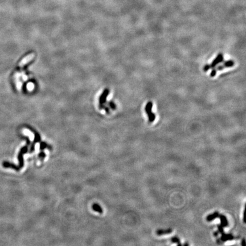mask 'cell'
<instances>
[{"instance_id":"9c48e42d","label":"cell","mask_w":246,"mask_h":246,"mask_svg":"<svg viewBox=\"0 0 246 246\" xmlns=\"http://www.w3.org/2000/svg\"><path fill=\"white\" fill-rule=\"evenodd\" d=\"M172 230L171 228L166 229V230H159L157 231L156 234L157 235H166L171 233Z\"/></svg>"},{"instance_id":"277c9868","label":"cell","mask_w":246,"mask_h":246,"mask_svg":"<svg viewBox=\"0 0 246 246\" xmlns=\"http://www.w3.org/2000/svg\"><path fill=\"white\" fill-rule=\"evenodd\" d=\"M153 103L152 102H149L146 104V106L145 107V110L148 116L149 121L150 123H153L156 119V115L155 114L152 112V108H153Z\"/></svg>"},{"instance_id":"5b68a950","label":"cell","mask_w":246,"mask_h":246,"mask_svg":"<svg viewBox=\"0 0 246 246\" xmlns=\"http://www.w3.org/2000/svg\"><path fill=\"white\" fill-rule=\"evenodd\" d=\"M31 131H33V133H34V135H35V137H34V141L32 142V144H31V147H30V151H29V153H32V152H34V148H35V144L37 143V142H40L41 141V137H40V135L37 133V132H35V131H32L31 129H30Z\"/></svg>"},{"instance_id":"52a82bcc","label":"cell","mask_w":246,"mask_h":246,"mask_svg":"<svg viewBox=\"0 0 246 246\" xmlns=\"http://www.w3.org/2000/svg\"><path fill=\"white\" fill-rule=\"evenodd\" d=\"M221 234L222 237L220 239L223 242H225L227 241H231L235 239V237L231 234H225L224 232H223Z\"/></svg>"},{"instance_id":"4fadbf2b","label":"cell","mask_w":246,"mask_h":246,"mask_svg":"<svg viewBox=\"0 0 246 246\" xmlns=\"http://www.w3.org/2000/svg\"><path fill=\"white\" fill-rule=\"evenodd\" d=\"M171 242L172 243H176V244H177L178 246H181V245H182L181 244V243H180V239H179L178 238L176 237H173V238L171 239Z\"/></svg>"},{"instance_id":"3957f363","label":"cell","mask_w":246,"mask_h":246,"mask_svg":"<svg viewBox=\"0 0 246 246\" xmlns=\"http://www.w3.org/2000/svg\"><path fill=\"white\" fill-rule=\"evenodd\" d=\"M224 60V56L223 55L222 53H219L217 56V57L213 60V62H211V64H206L204 67H203V71L205 72H207L210 69H212L214 68V67H216L218 64L223 62Z\"/></svg>"},{"instance_id":"e0dca14e","label":"cell","mask_w":246,"mask_h":246,"mask_svg":"<svg viewBox=\"0 0 246 246\" xmlns=\"http://www.w3.org/2000/svg\"><path fill=\"white\" fill-rule=\"evenodd\" d=\"M184 246H188L189 245V244H188V243H185V245H184Z\"/></svg>"},{"instance_id":"30bf717a","label":"cell","mask_w":246,"mask_h":246,"mask_svg":"<svg viewBox=\"0 0 246 246\" xmlns=\"http://www.w3.org/2000/svg\"><path fill=\"white\" fill-rule=\"evenodd\" d=\"M219 215H220V214H219V213L218 211H216V212H214L213 214H211V215L208 216L207 217V218H206V220H207L208 222H211V221H212V220H214L215 219H216L217 218H218Z\"/></svg>"},{"instance_id":"5bb4252c","label":"cell","mask_w":246,"mask_h":246,"mask_svg":"<svg viewBox=\"0 0 246 246\" xmlns=\"http://www.w3.org/2000/svg\"><path fill=\"white\" fill-rule=\"evenodd\" d=\"M46 153H45L44 152L42 151V152L39 154L38 157H39V158L41 160H43V159L46 157Z\"/></svg>"},{"instance_id":"7c38bea8","label":"cell","mask_w":246,"mask_h":246,"mask_svg":"<svg viewBox=\"0 0 246 246\" xmlns=\"http://www.w3.org/2000/svg\"><path fill=\"white\" fill-rule=\"evenodd\" d=\"M45 148H48L49 149H52V148L50 145H48L46 142L42 141L40 143V150H43V149H45Z\"/></svg>"},{"instance_id":"8fae6325","label":"cell","mask_w":246,"mask_h":246,"mask_svg":"<svg viewBox=\"0 0 246 246\" xmlns=\"http://www.w3.org/2000/svg\"><path fill=\"white\" fill-rule=\"evenodd\" d=\"M92 209L94 210V211H95L96 212H98L99 213L102 214L103 213V209L98 203H94L93 204V205H92Z\"/></svg>"},{"instance_id":"8992f818","label":"cell","mask_w":246,"mask_h":246,"mask_svg":"<svg viewBox=\"0 0 246 246\" xmlns=\"http://www.w3.org/2000/svg\"><path fill=\"white\" fill-rule=\"evenodd\" d=\"M34 58V54L32 53L26 56L25 58H24L22 61L19 64V66L20 67H23L24 66H25L26 63H28L29 62H30L33 58Z\"/></svg>"},{"instance_id":"9a60e30c","label":"cell","mask_w":246,"mask_h":246,"mask_svg":"<svg viewBox=\"0 0 246 246\" xmlns=\"http://www.w3.org/2000/svg\"><path fill=\"white\" fill-rule=\"evenodd\" d=\"M218 232L219 233L222 234V232H224L223 227H222V226H220V224L218 226Z\"/></svg>"},{"instance_id":"7a4b0ae2","label":"cell","mask_w":246,"mask_h":246,"mask_svg":"<svg viewBox=\"0 0 246 246\" xmlns=\"http://www.w3.org/2000/svg\"><path fill=\"white\" fill-rule=\"evenodd\" d=\"M234 64H235V62H234V60H227V61L224 62L222 64L219 65L218 67L216 66V67H214V68H213V70H212V71H211V73L210 74V77H211V78L214 77L216 75L217 71L223 70L225 68L231 67H232V66H234Z\"/></svg>"},{"instance_id":"ba28073f","label":"cell","mask_w":246,"mask_h":246,"mask_svg":"<svg viewBox=\"0 0 246 246\" xmlns=\"http://www.w3.org/2000/svg\"><path fill=\"white\" fill-rule=\"evenodd\" d=\"M218 218H219L220 220V222H221L220 226L222 227H223L224 228L225 227L228 226V222L227 219V218L226 217V216H224L223 215H219Z\"/></svg>"},{"instance_id":"6da1fadb","label":"cell","mask_w":246,"mask_h":246,"mask_svg":"<svg viewBox=\"0 0 246 246\" xmlns=\"http://www.w3.org/2000/svg\"><path fill=\"white\" fill-rule=\"evenodd\" d=\"M26 140V144L25 146H23L20 150L18 155V160L19 161V165L17 166L15 164L10 163L8 161H4L2 163V166L6 168H12L16 171H20L24 166V155L28 152V148L30 144V141L28 136L24 137Z\"/></svg>"},{"instance_id":"2e32d148","label":"cell","mask_w":246,"mask_h":246,"mask_svg":"<svg viewBox=\"0 0 246 246\" xmlns=\"http://www.w3.org/2000/svg\"><path fill=\"white\" fill-rule=\"evenodd\" d=\"M242 245L243 246H246V242H245V239H243L242 240Z\"/></svg>"}]
</instances>
